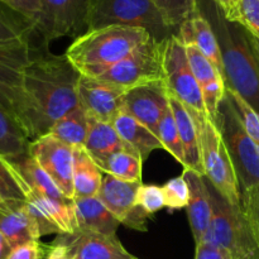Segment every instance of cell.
Masks as SVG:
<instances>
[{
  "label": "cell",
  "instance_id": "1",
  "mask_svg": "<svg viewBox=\"0 0 259 259\" xmlns=\"http://www.w3.org/2000/svg\"><path fill=\"white\" fill-rule=\"evenodd\" d=\"M80 72L65 55L32 57L23 71L27 99L25 131L30 141L46 136L51 126L80 105L77 83Z\"/></svg>",
  "mask_w": 259,
  "mask_h": 259
},
{
  "label": "cell",
  "instance_id": "2",
  "mask_svg": "<svg viewBox=\"0 0 259 259\" xmlns=\"http://www.w3.org/2000/svg\"><path fill=\"white\" fill-rule=\"evenodd\" d=\"M199 12L209 20L219 42L225 85L259 113V61L248 32L238 23L228 20L211 0H199Z\"/></svg>",
  "mask_w": 259,
  "mask_h": 259
},
{
  "label": "cell",
  "instance_id": "3",
  "mask_svg": "<svg viewBox=\"0 0 259 259\" xmlns=\"http://www.w3.org/2000/svg\"><path fill=\"white\" fill-rule=\"evenodd\" d=\"M151 38L148 30L138 27L109 25L89 29L68 46L65 56L80 75L99 77Z\"/></svg>",
  "mask_w": 259,
  "mask_h": 259
},
{
  "label": "cell",
  "instance_id": "4",
  "mask_svg": "<svg viewBox=\"0 0 259 259\" xmlns=\"http://www.w3.org/2000/svg\"><path fill=\"white\" fill-rule=\"evenodd\" d=\"M190 114L197 129L204 177L228 204L242 206L239 181L222 133L207 115Z\"/></svg>",
  "mask_w": 259,
  "mask_h": 259
},
{
  "label": "cell",
  "instance_id": "5",
  "mask_svg": "<svg viewBox=\"0 0 259 259\" xmlns=\"http://www.w3.org/2000/svg\"><path fill=\"white\" fill-rule=\"evenodd\" d=\"M109 25L144 28L158 40L176 34L153 0H93L88 30Z\"/></svg>",
  "mask_w": 259,
  "mask_h": 259
},
{
  "label": "cell",
  "instance_id": "6",
  "mask_svg": "<svg viewBox=\"0 0 259 259\" xmlns=\"http://www.w3.org/2000/svg\"><path fill=\"white\" fill-rule=\"evenodd\" d=\"M209 182V181H207ZM212 218L201 242L227 249L234 259H259V249L244 217L242 206L228 204L209 184Z\"/></svg>",
  "mask_w": 259,
  "mask_h": 259
},
{
  "label": "cell",
  "instance_id": "7",
  "mask_svg": "<svg viewBox=\"0 0 259 259\" xmlns=\"http://www.w3.org/2000/svg\"><path fill=\"white\" fill-rule=\"evenodd\" d=\"M215 125L222 133L234 164L240 192L243 194L257 186L259 185V144L245 132L227 94L220 105Z\"/></svg>",
  "mask_w": 259,
  "mask_h": 259
},
{
  "label": "cell",
  "instance_id": "8",
  "mask_svg": "<svg viewBox=\"0 0 259 259\" xmlns=\"http://www.w3.org/2000/svg\"><path fill=\"white\" fill-rule=\"evenodd\" d=\"M167 39V38H166ZM164 40L152 37L136 51L101 73L99 77L124 90L163 80Z\"/></svg>",
  "mask_w": 259,
  "mask_h": 259
},
{
  "label": "cell",
  "instance_id": "9",
  "mask_svg": "<svg viewBox=\"0 0 259 259\" xmlns=\"http://www.w3.org/2000/svg\"><path fill=\"white\" fill-rule=\"evenodd\" d=\"M163 81L168 93L190 113L207 115L201 89L190 67L186 47L176 34L169 35L164 42Z\"/></svg>",
  "mask_w": 259,
  "mask_h": 259
},
{
  "label": "cell",
  "instance_id": "10",
  "mask_svg": "<svg viewBox=\"0 0 259 259\" xmlns=\"http://www.w3.org/2000/svg\"><path fill=\"white\" fill-rule=\"evenodd\" d=\"M30 55V42L0 47V106L14 116L24 131L27 99L23 85V71L32 61Z\"/></svg>",
  "mask_w": 259,
  "mask_h": 259
},
{
  "label": "cell",
  "instance_id": "11",
  "mask_svg": "<svg viewBox=\"0 0 259 259\" xmlns=\"http://www.w3.org/2000/svg\"><path fill=\"white\" fill-rule=\"evenodd\" d=\"M93 0H39L40 12L35 34L47 46L62 37H76L88 29Z\"/></svg>",
  "mask_w": 259,
  "mask_h": 259
},
{
  "label": "cell",
  "instance_id": "12",
  "mask_svg": "<svg viewBox=\"0 0 259 259\" xmlns=\"http://www.w3.org/2000/svg\"><path fill=\"white\" fill-rule=\"evenodd\" d=\"M141 185L142 182L124 181L104 174L98 196L120 224L137 232H147V220L151 215L136 202Z\"/></svg>",
  "mask_w": 259,
  "mask_h": 259
},
{
  "label": "cell",
  "instance_id": "13",
  "mask_svg": "<svg viewBox=\"0 0 259 259\" xmlns=\"http://www.w3.org/2000/svg\"><path fill=\"white\" fill-rule=\"evenodd\" d=\"M29 156L45 169L67 199L73 200V148L46 134L30 142Z\"/></svg>",
  "mask_w": 259,
  "mask_h": 259
},
{
  "label": "cell",
  "instance_id": "14",
  "mask_svg": "<svg viewBox=\"0 0 259 259\" xmlns=\"http://www.w3.org/2000/svg\"><path fill=\"white\" fill-rule=\"evenodd\" d=\"M126 90L100 78L80 76L77 83L78 103L91 119L113 124L123 110Z\"/></svg>",
  "mask_w": 259,
  "mask_h": 259
},
{
  "label": "cell",
  "instance_id": "15",
  "mask_svg": "<svg viewBox=\"0 0 259 259\" xmlns=\"http://www.w3.org/2000/svg\"><path fill=\"white\" fill-rule=\"evenodd\" d=\"M28 210L39 225L40 235L75 234L78 232L73 200H56L30 191Z\"/></svg>",
  "mask_w": 259,
  "mask_h": 259
},
{
  "label": "cell",
  "instance_id": "16",
  "mask_svg": "<svg viewBox=\"0 0 259 259\" xmlns=\"http://www.w3.org/2000/svg\"><path fill=\"white\" fill-rule=\"evenodd\" d=\"M168 108V90L163 80L137 86L124 95L123 110L144 124L154 134Z\"/></svg>",
  "mask_w": 259,
  "mask_h": 259
},
{
  "label": "cell",
  "instance_id": "17",
  "mask_svg": "<svg viewBox=\"0 0 259 259\" xmlns=\"http://www.w3.org/2000/svg\"><path fill=\"white\" fill-rule=\"evenodd\" d=\"M55 242L65 244L76 259H141L128 252L116 235L77 232L58 235Z\"/></svg>",
  "mask_w": 259,
  "mask_h": 259
},
{
  "label": "cell",
  "instance_id": "18",
  "mask_svg": "<svg viewBox=\"0 0 259 259\" xmlns=\"http://www.w3.org/2000/svg\"><path fill=\"white\" fill-rule=\"evenodd\" d=\"M182 176L190 189V200L187 205V217L195 243H200L207 233L212 218V204L210 186L202 175L184 168Z\"/></svg>",
  "mask_w": 259,
  "mask_h": 259
},
{
  "label": "cell",
  "instance_id": "19",
  "mask_svg": "<svg viewBox=\"0 0 259 259\" xmlns=\"http://www.w3.org/2000/svg\"><path fill=\"white\" fill-rule=\"evenodd\" d=\"M0 232L12 248L32 240H39V225L20 200H9L0 204Z\"/></svg>",
  "mask_w": 259,
  "mask_h": 259
},
{
  "label": "cell",
  "instance_id": "20",
  "mask_svg": "<svg viewBox=\"0 0 259 259\" xmlns=\"http://www.w3.org/2000/svg\"><path fill=\"white\" fill-rule=\"evenodd\" d=\"M176 35L185 46H196L224 77V68H223V58L219 42H218V38L210 22L201 13L199 12L194 17L185 20L177 29Z\"/></svg>",
  "mask_w": 259,
  "mask_h": 259
},
{
  "label": "cell",
  "instance_id": "21",
  "mask_svg": "<svg viewBox=\"0 0 259 259\" xmlns=\"http://www.w3.org/2000/svg\"><path fill=\"white\" fill-rule=\"evenodd\" d=\"M73 204H75L78 232L116 235V230L120 223L109 211L99 196L75 199Z\"/></svg>",
  "mask_w": 259,
  "mask_h": 259
},
{
  "label": "cell",
  "instance_id": "22",
  "mask_svg": "<svg viewBox=\"0 0 259 259\" xmlns=\"http://www.w3.org/2000/svg\"><path fill=\"white\" fill-rule=\"evenodd\" d=\"M168 103L169 108L174 113L177 129H179L180 139H181L182 147H184L185 161H186L185 168L192 169V171L204 176L201 157H200L199 137H197V129L196 125H195L194 119H192L191 114L187 110L186 106L169 93Z\"/></svg>",
  "mask_w": 259,
  "mask_h": 259
},
{
  "label": "cell",
  "instance_id": "23",
  "mask_svg": "<svg viewBox=\"0 0 259 259\" xmlns=\"http://www.w3.org/2000/svg\"><path fill=\"white\" fill-rule=\"evenodd\" d=\"M113 125L120 138L132 148L139 152L143 161L148 158L152 152L157 149H164L158 137L126 111L121 110L116 115Z\"/></svg>",
  "mask_w": 259,
  "mask_h": 259
},
{
  "label": "cell",
  "instance_id": "24",
  "mask_svg": "<svg viewBox=\"0 0 259 259\" xmlns=\"http://www.w3.org/2000/svg\"><path fill=\"white\" fill-rule=\"evenodd\" d=\"M103 177L104 172L85 147L73 148V200L98 196Z\"/></svg>",
  "mask_w": 259,
  "mask_h": 259
},
{
  "label": "cell",
  "instance_id": "25",
  "mask_svg": "<svg viewBox=\"0 0 259 259\" xmlns=\"http://www.w3.org/2000/svg\"><path fill=\"white\" fill-rule=\"evenodd\" d=\"M83 147L98 166H100L108 157L120 149L126 148L129 144L120 138L113 124L90 118V126Z\"/></svg>",
  "mask_w": 259,
  "mask_h": 259
},
{
  "label": "cell",
  "instance_id": "26",
  "mask_svg": "<svg viewBox=\"0 0 259 259\" xmlns=\"http://www.w3.org/2000/svg\"><path fill=\"white\" fill-rule=\"evenodd\" d=\"M30 142L22 124L0 106V156L15 163L29 154Z\"/></svg>",
  "mask_w": 259,
  "mask_h": 259
},
{
  "label": "cell",
  "instance_id": "27",
  "mask_svg": "<svg viewBox=\"0 0 259 259\" xmlns=\"http://www.w3.org/2000/svg\"><path fill=\"white\" fill-rule=\"evenodd\" d=\"M89 126H90V118L82 106L78 105L65 116L58 119L51 126L47 134L55 137L72 148H76V147L85 146Z\"/></svg>",
  "mask_w": 259,
  "mask_h": 259
},
{
  "label": "cell",
  "instance_id": "28",
  "mask_svg": "<svg viewBox=\"0 0 259 259\" xmlns=\"http://www.w3.org/2000/svg\"><path fill=\"white\" fill-rule=\"evenodd\" d=\"M35 23L0 2V47L30 42Z\"/></svg>",
  "mask_w": 259,
  "mask_h": 259
},
{
  "label": "cell",
  "instance_id": "29",
  "mask_svg": "<svg viewBox=\"0 0 259 259\" xmlns=\"http://www.w3.org/2000/svg\"><path fill=\"white\" fill-rule=\"evenodd\" d=\"M143 158L131 146L111 154L100 164L104 174L129 182H142Z\"/></svg>",
  "mask_w": 259,
  "mask_h": 259
},
{
  "label": "cell",
  "instance_id": "30",
  "mask_svg": "<svg viewBox=\"0 0 259 259\" xmlns=\"http://www.w3.org/2000/svg\"><path fill=\"white\" fill-rule=\"evenodd\" d=\"M24 180L30 191L56 200H70L61 192L57 185L48 176L47 172L28 154L20 161L13 163Z\"/></svg>",
  "mask_w": 259,
  "mask_h": 259
},
{
  "label": "cell",
  "instance_id": "31",
  "mask_svg": "<svg viewBox=\"0 0 259 259\" xmlns=\"http://www.w3.org/2000/svg\"><path fill=\"white\" fill-rule=\"evenodd\" d=\"M30 189L17 171L14 164L0 156V195L5 201L20 200L24 201Z\"/></svg>",
  "mask_w": 259,
  "mask_h": 259
},
{
  "label": "cell",
  "instance_id": "32",
  "mask_svg": "<svg viewBox=\"0 0 259 259\" xmlns=\"http://www.w3.org/2000/svg\"><path fill=\"white\" fill-rule=\"evenodd\" d=\"M156 136L161 141L162 146H163L164 151L168 152L180 164L185 168L186 166V161H185V152L184 147H182L181 139H180L179 129H177L176 120H175L174 113H172L171 108L167 109L164 115L162 116L161 121L157 128Z\"/></svg>",
  "mask_w": 259,
  "mask_h": 259
},
{
  "label": "cell",
  "instance_id": "33",
  "mask_svg": "<svg viewBox=\"0 0 259 259\" xmlns=\"http://www.w3.org/2000/svg\"><path fill=\"white\" fill-rule=\"evenodd\" d=\"M185 47H186L190 67H191L192 73H194L195 78L199 82L201 90L206 88V86L217 82V81H225L222 73L218 71V68L205 57L204 53L196 46L187 45Z\"/></svg>",
  "mask_w": 259,
  "mask_h": 259
},
{
  "label": "cell",
  "instance_id": "34",
  "mask_svg": "<svg viewBox=\"0 0 259 259\" xmlns=\"http://www.w3.org/2000/svg\"><path fill=\"white\" fill-rule=\"evenodd\" d=\"M167 23L179 29L180 25L199 13V0H153Z\"/></svg>",
  "mask_w": 259,
  "mask_h": 259
},
{
  "label": "cell",
  "instance_id": "35",
  "mask_svg": "<svg viewBox=\"0 0 259 259\" xmlns=\"http://www.w3.org/2000/svg\"><path fill=\"white\" fill-rule=\"evenodd\" d=\"M227 95L229 96L235 111L239 115L245 132L259 144V113L232 89L227 88Z\"/></svg>",
  "mask_w": 259,
  "mask_h": 259
},
{
  "label": "cell",
  "instance_id": "36",
  "mask_svg": "<svg viewBox=\"0 0 259 259\" xmlns=\"http://www.w3.org/2000/svg\"><path fill=\"white\" fill-rule=\"evenodd\" d=\"M162 191L164 195L166 207L171 210L187 207L190 200V189L185 177L179 176L168 180L162 186Z\"/></svg>",
  "mask_w": 259,
  "mask_h": 259
},
{
  "label": "cell",
  "instance_id": "37",
  "mask_svg": "<svg viewBox=\"0 0 259 259\" xmlns=\"http://www.w3.org/2000/svg\"><path fill=\"white\" fill-rule=\"evenodd\" d=\"M228 20L238 23L259 38V0H240L233 17Z\"/></svg>",
  "mask_w": 259,
  "mask_h": 259
},
{
  "label": "cell",
  "instance_id": "38",
  "mask_svg": "<svg viewBox=\"0 0 259 259\" xmlns=\"http://www.w3.org/2000/svg\"><path fill=\"white\" fill-rule=\"evenodd\" d=\"M242 209L259 249V185L243 192Z\"/></svg>",
  "mask_w": 259,
  "mask_h": 259
},
{
  "label": "cell",
  "instance_id": "39",
  "mask_svg": "<svg viewBox=\"0 0 259 259\" xmlns=\"http://www.w3.org/2000/svg\"><path fill=\"white\" fill-rule=\"evenodd\" d=\"M136 202L148 215L156 214L157 211L166 207V201H164V195L163 191H162V186L142 184L138 192H137Z\"/></svg>",
  "mask_w": 259,
  "mask_h": 259
},
{
  "label": "cell",
  "instance_id": "40",
  "mask_svg": "<svg viewBox=\"0 0 259 259\" xmlns=\"http://www.w3.org/2000/svg\"><path fill=\"white\" fill-rule=\"evenodd\" d=\"M0 2L7 4L12 9L17 10L18 13L23 14L24 17L29 18L37 25V20L39 18L40 12L39 0H0Z\"/></svg>",
  "mask_w": 259,
  "mask_h": 259
},
{
  "label": "cell",
  "instance_id": "41",
  "mask_svg": "<svg viewBox=\"0 0 259 259\" xmlns=\"http://www.w3.org/2000/svg\"><path fill=\"white\" fill-rule=\"evenodd\" d=\"M43 252L39 240H32L13 248L8 259H43Z\"/></svg>",
  "mask_w": 259,
  "mask_h": 259
},
{
  "label": "cell",
  "instance_id": "42",
  "mask_svg": "<svg viewBox=\"0 0 259 259\" xmlns=\"http://www.w3.org/2000/svg\"><path fill=\"white\" fill-rule=\"evenodd\" d=\"M195 259H234L224 248L207 242H200L196 244Z\"/></svg>",
  "mask_w": 259,
  "mask_h": 259
},
{
  "label": "cell",
  "instance_id": "43",
  "mask_svg": "<svg viewBox=\"0 0 259 259\" xmlns=\"http://www.w3.org/2000/svg\"><path fill=\"white\" fill-rule=\"evenodd\" d=\"M45 259H71V253L65 244L55 242L48 249Z\"/></svg>",
  "mask_w": 259,
  "mask_h": 259
},
{
  "label": "cell",
  "instance_id": "44",
  "mask_svg": "<svg viewBox=\"0 0 259 259\" xmlns=\"http://www.w3.org/2000/svg\"><path fill=\"white\" fill-rule=\"evenodd\" d=\"M211 2L215 3L222 9V12L224 13L227 19H230L233 17V14H234L240 0H211Z\"/></svg>",
  "mask_w": 259,
  "mask_h": 259
},
{
  "label": "cell",
  "instance_id": "45",
  "mask_svg": "<svg viewBox=\"0 0 259 259\" xmlns=\"http://www.w3.org/2000/svg\"><path fill=\"white\" fill-rule=\"evenodd\" d=\"M12 249V245L9 244L7 238H5L4 235H3V233L0 232V259H8Z\"/></svg>",
  "mask_w": 259,
  "mask_h": 259
},
{
  "label": "cell",
  "instance_id": "46",
  "mask_svg": "<svg viewBox=\"0 0 259 259\" xmlns=\"http://www.w3.org/2000/svg\"><path fill=\"white\" fill-rule=\"evenodd\" d=\"M248 32V30H247ZM248 38H249V42H250V46H252L253 51H254L255 56H257L258 61H259V38L255 37V35L250 34L249 32H248Z\"/></svg>",
  "mask_w": 259,
  "mask_h": 259
},
{
  "label": "cell",
  "instance_id": "47",
  "mask_svg": "<svg viewBox=\"0 0 259 259\" xmlns=\"http://www.w3.org/2000/svg\"><path fill=\"white\" fill-rule=\"evenodd\" d=\"M3 201H5V200L4 199H3V197H2V195H0V204H2V202Z\"/></svg>",
  "mask_w": 259,
  "mask_h": 259
}]
</instances>
